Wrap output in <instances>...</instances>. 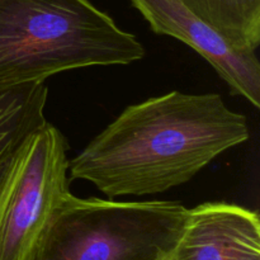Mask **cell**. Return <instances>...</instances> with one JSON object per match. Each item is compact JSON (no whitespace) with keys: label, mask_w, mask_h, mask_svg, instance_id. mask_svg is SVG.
<instances>
[{"label":"cell","mask_w":260,"mask_h":260,"mask_svg":"<svg viewBox=\"0 0 260 260\" xmlns=\"http://www.w3.org/2000/svg\"><path fill=\"white\" fill-rule=\"evenodd\" d=\"M144 56L136 36L89 0H0V88Z\"/></svg>","instance_id":"obj_2"},{"label":"cell","mask_w":260,"mask_h":260,"mask_svg":"<svg viewBox=\"0 0 260 260\" xmlns=\"http://www.w3.org/2000/svg\"><path fill=\"white\" fill-rule=\"evenodd\" d=\"M157 35L182 41L216 70L234 95L260 107V63L255 52L236 51L180 0H131Z\"/></svg>","instance_id":"obj_5"},{"label":"cell","mask_w":260,"mask_h":260,"mask_svg":"<svg viewBox=\"0 0 260 260\" xmlns=\"http://www.w3.org/2000/svg\"><path fill=\"white\" fill-rule=\"evenodd\" d=\"M246 117L221 95L174 90L129 106L69 161V179L108 198L162 193L248 141Z\"/></svg>","instance_id":"obj_1"},{"label":"cell","mask_w":260,"mask_h":260,"mask_svg":"<svg viewBox=\"0 0 260 260\" xmlns=\"http://www.w3.org/2000/svg\"><path fill=\"white\" fill-rule=\"evenodd\" d=\"M168 260H260L259 215L225 202L197 206Z\"/></svg>","instance_id":"obj_6"},{"label":"cell","mask_w":260,"mask_h":260,"mask_svg":"<svg viewBox=\"0 0 260 260\" xmlns=\"http://www.w3.org/2000/svg\"><path fill=\"white\" fill-rule=\"evenodd\" d=\"M45 83L0 88V183L28 136L47 122Z\"/></svg>","instance_id":"obj_7"},{"label":"cell","mask_w":260,"mask_h":260,"mask_svg":"<svg viewBox=\"0 0 260 260\" xmlns=\"http://www.w3.org/2000/svg\"><path fill=\"white\" fill-rule=\"evenodd\" d=\"M236 51L255 52L260 43V0H180Z\"/></svg>","instance_id":"obj_8"},{"label":"cell","mask_w":260,"mask_h":260,"mask_svg":"<svg viewBox=\"0 0 260 260\" xmlns=\"http://www.w3.org/2000/svg\"><path fill=\"white\" fill-rule=\"evenodd\" d=\"M189 210L172 201L122 202L69 193L30 260H168Z\"/></svg>","instance_id":"obj_3"},{"label":"cell","mask_w":260,"mask_h":260,"mask_svg":"<svg viewBox=\"0 0 260 260\" xmlns=\"http://www.w3.org/2000/svg\"><path fill=\"white\" fill-rule=\"evenodd\" d=\"M68 142L46 122L23 142L0 183V260H30L55 208L70 193Z\"/></svg>","instance_id":"obj_4"}]
</instances>
